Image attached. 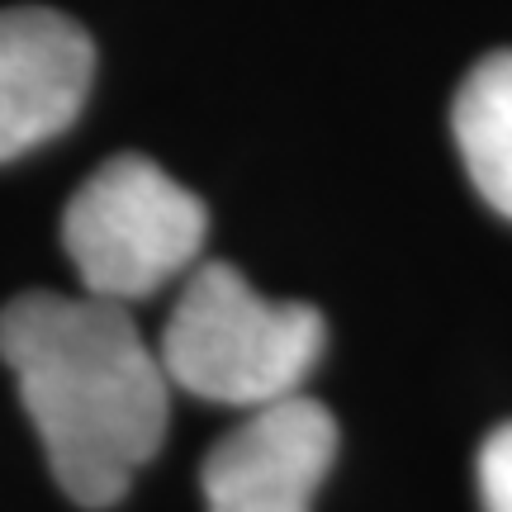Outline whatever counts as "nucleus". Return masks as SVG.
Returning <instances> with one entry per match:
<instances>
[{"instance_id": "nucleus-2", "label": "nucleus", "mask_w": 512, "mask_h": 512, "mask_svg": "<svg viewBox=\"0 0 512 512\" xmlns=\"http://www.w3.org/2000/svg\"><path fill=\"white\" fill-rule=\"evenodd\" d=\"M328 323L313 304L266 299L228 261L190 266L166 318L157 361L166 384L228 408H266L299 394L318 366Z\"/></svg>"}, {"instance_id": "nucleus-1", "label": "nucleus", "mask_w": 512, "mask_h": 512, "mask_svg": "<svg viewBox=\"0 0 512 512\" xmlns=\"http://www.w3.org/2000/svg\"><path fill=\"white\" fill-rule=\"evenodd\" d=\"M0 361L62 494L81 508L119 503L171 418L166 370L133 313L91 294L24 290L0 309Z\"/></svg>"}, {"instance_id": "nucleus-5", "label": "nucleus", "mask_w": 512, "mask_h": 512, "mask_svg": "<svg viewBox=\"0 0 512 512\" xmlns=\"http://www.w3.org/2000/svg\"><path fill=\"white\" fill-rule=\"evenodd\" d=\"M91 81L95 43L76 19L48 5L0 10V162L72 128Z\"/></svg>"}, {"instance_id": "nucleus-6", "label": "nucleus", "mask_w": 512, "mask_h": 512, "mask_svg": "<svg viewBox=\"0 0 512 512\" xmlns=\"http://www.w3.org/2000/svg\"><path fill=\"white\" fill-rule=\"evenodd\" d=\"M451 133L475 190L512 219V48L470 67L451 105Z\"/></svg>"}, {"instance_id": "nucleus-4", "label": "nucleus", "mask_w": 512, "mask_h": 512, "mask_svg": "<svg viewBox=\"0 0 512 512\" xmlns=\"http://www.w3.org/2000/svg\"><path fill=\"white\" fill-rule=\"evenodd\" d=\"M337 460V418L290 394L252 408L200 465L204 512H313Z\"/></svg>"}, {"instance_id": "nucleus-7", "label": "nucleus", "mask_w": 512, "mask_h": 512, "mask_svg": "<svg viewBox=\"0 0 512 512\" xmlns=\"http://www.w3.org/2000/svg\"><path fill=\"white\" fill-rule=\"evenodd\" d=\"M479 498L484 512H512V422H503L479 451Z\"/></svg>"}, {"instance_id": "nucleus-3", "label": "nucleus", "mask_w": 512, "mask_h": 512, "mask_svg": "<svg viewBox=\"0 0 512 512\" xmlns=\"http://www.w3.org/2000/svg\"><path fill=\"white\" fill-rule=\"evenodd\" d=\"M209 209L143 152L95 166L62 209V247L81 275V294L133 304L195 266Z\"/></svg>"}]
</instances>
